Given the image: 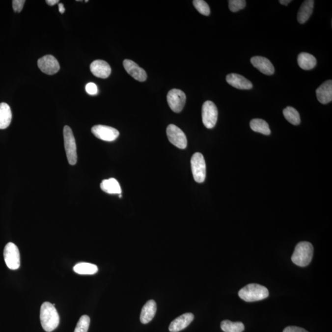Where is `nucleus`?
I'll return each mask as SVG.
<instances>
[{"mask_svg": "<svg viewBox=\"0 0 332 332\" xmlns=\"http://www.w3.org/2000/svg\"><path fill=\"white\" fill-rule=\"evenodd\" d=\"M41 326L46 332H51L59 324L60 317L55 305L50 302H45L40 309Z\"/></svg>", "mask_w": 332, "mask_h": 332, "instance_id": "obj_1", "label": "nucleus"}, {"mask_svg": "<svg viewBox=\"0 0 332 332\" xmlns=\"http://www.w3.org/2000/svg\"><path fill=\"white\" fill-rule=\"evenodd\" d=\"M314 248L309 242H300L295 247L292 261L294 264L299 267H304L311 262L313 257Z\"/></svg>", "mask_w": 332, "mask_h": 332, "instance_id": "obj_2", "label": "nucleus"}, {"mask_svg": "<svg viewBox=\"0 0 332 332\" xmlns=\"http://www.w3.org/2000/svg\"><path fill=\"white\" fill-rule=\"evenodd\" d=\"M238 294L244 301L253 302L267 299L269 296V292L267 288L262 285L250 284L239 290Z\"/></svg>", "mask_w": 332, "mask_h": 332, "instance_id": "obj_3", "label": "nucleus"}, {"mask_svg": "<svg viewBox=\"0 0 332 332\" xmlns=\"http://www.w3.org/2000/svg\"><path fill=\"white\" fill-rule=\"evenodd\" d=\"M63 138L66 155L70 165H75L77 163V145L72 129L65 126L63 128Z\"/></svg>", "mask_w": 332, "mask_h": 332, "instance_id": "obj_4", "label": "nucleus"}, {"mask_svg": "<svg viewBox=\"0 0 332 332\" xmlns=\"http://www.w3.org/2000/svg\"><path fill=\"white\" fill-rule=\"evenodd\" d=\"M193 175L195 181L204 182L206 177V165L203 155L200 153H194L191 160Z\"/></svg>", "mask_w": 332, "mask_h": 332, "instance_id": "obj_5", "label": "nucleus"}, {"mask_svg": "<svg viewBox=\"0 0 332 332\" xmlns=\"http://www.w3.org/2000/svg\"><path fill=\"white\" fill-rule=\"evenodd\" d=\"M3 255L4 262L9 269H19L21 265L20 252L15 244L13 243L7 244L4 249Z\"/></svg>", "mask_w": 332, "mask_h": 332, "instance_id": "obj_6", "label": "nucleus"}, {"mask_svg": "<svg viewBox=\"0 0 332 332\" xmlns=\"http://www.w3.org/2000/svg\"><path fill=\"white\" fill-rule=\"evenodd\" d=\"M202 123L207 129L213 128L218 119V110L212 101L205 102L202 107Z\"/></svg>", "mask_w": 332, "mask_h": 332, "instance_id": "obj_7", "label": "nucleus"}, {"mask_svg": "<svg viewBox=\"0 0 332 332\" xmlns=\"http://www.w3.org/2000/svg\"><path fill=\"white\" fill-rule=\"evenodd\" d=\"M166 133L170 143L176 147L184 150L187 146V138L184 132L174 124H170L166 129Z\"/></svg>", "mask_w": 332, "mask_h": 332, "instance_id": "obj_8", "label": "nucleus"}, {"mask_svg": "<svg viewBox=\"0 0 332 332\" xmlns=\"http://www.w3.org/2000/svg\"><path fill=\"white\" fill-rule=\"evenodd\" d=\"M186 95L181 90L174 89L168 92L167 103L170 109L175 113H180L186 103Z\"/></svg>", "mask_w": 332, "mask_h": 332, "instance_id": "obj_9", "label": "nucleus"}, {"mask_svg": "<svg viewBox=\"0 0 332 332\" xmlns=\"http://www.w3.org/2000/svg\"><path fill=\"white\" fill-rule=\"evenodd\" d=\"M92 133L97 138L107 141H113L118 138L119 133L117 129L108 126L96 125L91 129Z\"/></svg>", "mask_w": 332, "mask_h": 332, "instance_id": "obj_10", "label": "nucleus"}, {"mask_svg": "<svg viewBox=\"0 0 332 332\" xmlns=\"http://www.w3.org/2000/svg\"><path fill=\"white\" fill-rule=\"evenodd\" d=\"M38 66L41 72L49 75H55L60 70L57 60L51 55H46L39 58Z\"/></svg>", "mask_w": 332, "mask_h": 332, "instance_id": "obj_11", "label": "nucleus"}, {"mask_svg": "<svg viewBox=\"0 0 332 332\" xmlns=\"http://www.w3.org/2000/svg\"><path fill=\"white\" fill-rule=\"evenodd\" d=\"M123 66L127 72L138 82H143L147 78V74L142 68L139 67L134 61L126 59L123 61Z\"/></svg>", "mask_w": 332, "mask_h": 332, "instance_id": "obj_12", "label": "nucleus"}, {"mask_svg": "<svg viewBox=\"0 0 332 332\" xmlns=\"http://www.w3.org/2000/svg\"><path fill=\"white\" fill-rule=\"evenodd\" d=\"M226 80L229 84L236 89L241 90H249L252 88L253 85L250 81L246 79L243 76L231 73L226 76Z\"/></svg>", "mask_w": 332, "mask_h": 332, "instance_id": "obj_13", "label": "nucleus"}, {"mask_svg": "<svg viewBox=\"0 0 332 332\" xmlns=\"http://www.w3.org/2000/svg\"><path fill=\"white\" fill-rule=\"evenodd\" d=\"M253 67L266 75H272L275 73V67L269 59L261 56H255L250 59Z\"/></svg>", "mask_w": 332, "mask_h": 332, "instance_id": "obj_14", "label": "nucleus"}, {"mask_svg": "<svg viewBox=\"0 0 332 332\" xmlns=\"http://www.w3.org/2000/svg\"><path fill=\"white\" fill-rule=\"evenodd\" d=\"M90 70L96 77L103 79L108 78L111 72V66L106 61L102 60H96L92 62L90 65Z\"/></svg>", "mask_w": 332, "mask_h": 332, "instance_id": "obj_15", "label": "nucleus"}, {"mask_svg": "<svg viewBox=\"0 0 332 332\" xmlns=\"http://www.w3.org/2000/svg\"><path fill=\"white\" fill-rule=\"evenodd\" d=\"M317 98L320 103L329 104L332 100V82L327 80L316 90Z\"/></svg>", "mask_w": 332, "mask_h": 332, "instance_id": "obj_16", "label": "nucleus"}, {"mask_svg": "<svg viewBox=\"0 0 332 332\" xmlns=\"http://www.w3.org/2000/svg\"><path fill=\"white\" fill-rule=\"evenodd\" d=\"M194 315L192 313H185L178 317L170 323L169 331L170 332H179L189 326L194 321Z\"/></svg>", "mask_w": 332, "mask_h": 332, "instance_id": "obj_17", "label": "nucleus"}, {"mask_svg": "<svg viewBox=\"0 0 332 332\" xmlns=\"http://www.w3.org/2000/svg\"><path fill=\"white\" fill-rule=\"evenodd\" d=\"M156 309L157 307L154 300H150L146 302L141 311L140 321L141 323L146 324L152 321L155 316Z\"/></svg>", "mask_w": 332, "mask_h": 332, "instance_id": "obj_18", "label": "nucleus"}, {"mask_svg": "<svg viewBox=\"0 0 332 332\" xmlns=\"http://www.w3.org/2000/svg\"><path fill=\"white\" fill-rule=\"evenodd\" d=\"M314 5L313 0H306L303 3L297 16L298 21L300 24H304L308 20L313 11Z\"/></svg>", "mask_w": 332, "mask_h": 332, "instance_id": "obj_19", "label": "nucleus"}, {"mask_svg": "<svg viewBox=\"0 0 332 332\" xmlns=\"http://www.w3.org/2000/svg\"><path fill=\"white\" fill-rule=\"evenodd\" d=\"M298 63L302 69L310 70L316 67L317 60L311 54L302 53L298 56Z\"/></svg>", "mask_w": 332, "mask_h": 332, "instance_id": "obj_20", "label": "nucleus"}, {"mask_svg": "<svg viewBox=\"0 0 332 332\" xmlns=\"http://www.w3.org/2000/svg\"><path fill=\"white\" fill-rule=\"evenodd\" d=\"M12 120V112L10 107L6 103L0 104V129L8 128Z\"/></svg>", "mask_w": 332, "mask_h": 332, "instance_id": "obj_21", "label": "nucleus"}, {"mask_svg": "<svg viewBox=\"0 0 332 332\" xmlns=\"http://www.w3.org/2000/svg\"><path fill=\"white\" fill-rule=\"evenodd\" d=\"M101 188L102 191L108 194H121L122 190L120 185L114 178L104 180L101 183Z\"/></svg>", "mask_w": 332, "mask_h": 332, "instance_id": "obj_22", "label": "nucleus"}, {"mask_svg": "<svg viewBox=\"0 0 332 332\" xmlns=\"http://www.w3.org/2000/svg\"><path fill=\"white\" fill-rule=\"evenodd\" d=\"M73 270L77 274L92 275L98 272V267L96 265L89 263H80L73 267Z\"/></svg>", "mask_w": 332, "mask_h": 332, "instance_id": "obj_23", "label": "nucleus"}, {"mask_svg": "<svg viewBox=\"0 0 332 332\" xmlns=\"http://www.w3.org/2000/svg\"><path fill=\"white\" fill-rule=\"evenodd\" d=\"M250 128L254 132L269 136L271 130L268 124L262 119H253L250 123Z\"/></svg>", "mask_w": 332, "mask_h": 332, "instance_id": "obj_24", "label": "nucleus"}, {"mask_svg": "<svg viewBox=\"0 0 332 332\" xmlns=\"http://www.w3.org/2000/svg\"><path fill=\"white\" fill-rule=\"evenodd\" d=\"M285 118L293 125L297 126L301 122L299 112L294 107H287L283 111Z\"/></svg>", "mask_w": 332, "mask_h": 332, "instance_id": "obj_25", "label": "nucleus"}, {"mask_svg": "<svg viewBox=\"0 0 332 332\" xmlns=\"http://www.w3.org/2000/svg\"><path fill=\"white\" fill-rule=\"evenodd\" d=\"M221 329L224 332H243L244 326L241 322H233L225 320L221 322Z\"/></svg>", "mask_w": 332, "mask_h": 332, "instance_id": "obj_26", "label": "nucleus"}, {"mask_svg": "<svg viewBox=\"0 0 332 332\" xmlns=\"http://www.w3.org/2000/svg\"><path fill=\"white\" fill-rule=\"evenodd\" d=\"M193 3H194V5L197 11L202 15L207 16L211 13V9H210L209 4L203 0H194Z\"/></svg>", "mask_w": 332, "mask_h": 332, "instance_id": "obj_27", "label": "nucleus"}, {"mask_svg": "<svg viewBox=\"0 0 332 332\" xmlns=\"http://www.w3.org/2000/svg\"><path fill=\"white\" fill-rule=\"evenodd\" d=\"M90 317L83 315L78 321L74 332H87L90 325Z\"/></svg>", "mask_w": 332, "mask_h": 332, "instance_id": "obj_28", "label": "nucleus"}, {"mask_svg": "<svg viewBox=\"0 0 332 332\" xmlns=\"http://www.w3.org/2000/svg\"><path fill=\"white\" fill-rule=\"evenodd\" d=\"M228 2L229 10L233 13L243 9L246 6L245 0H229Z\"/></svg>", "mask_w": 332, "mask_h": 332, "instance_id": "obj_29", "label": "nucleus"}, {"mask_svg": "<svg viewBox=\"0 0 332 332\" xmlns=\"http://www.w3.org/2000/svg\"><path fill=\"white\" fill-rule=\"evenodd\" d=\"M13 8L14 11L16 13H20L23 10L24 4L26 3L25 0H13Z\"/></svg>", "mask_w": 332, "mask_h": 332, "instance_id": "obj_30", "label": "nucleus"}, {"mask_svg": "<svg viewBox=\"0 0 332 332\" xmlns=\"http://www.w3.org/2000/svg\"><path fill=\"white\" fill-rule=\"evenodd\" d=\"M86 91L87 94L92 95V96L98 93V89H97V85L94 84V83H89L88 84H86Z\"/></svg>", "mask_w": 332, "mask_h": 332, "instance_id": "obj_31", "label": "nucleus"}, {"mask_svg": "<svg viewBox=\"0 0 332 332\" xmlns=\"http://www.w3.org/2000/svg\"><path fill=\"white\" fill-rule=\"evenodd\" d=\"M283 332H308L306 330L295 326H289L286 327Z\"/></svg>", "mask_w": 332, "mask_h": 332, "instance_id": "obj_32", "label": "nucleus"}, {"mask_svg": "<svg viewBox=\"0 0 332 332\" xmlns=\"http://www.w3.org/2000/svg\"><path fill=\"white\" fill-rule=\"evenodd\" d=\"M46 3L49 4L50 6H54L55 5V4H57L59 2L58 0H47V1H46Z\"/></svg>", "mask_w": 332, "mask_h": 332, "instance_id": "obj_33", "label": "nucleus"}, {"mask_svg": "<svg viewBox=\"0 0 332 332\" xmlns=\"http://www.w3.org/2000/svg\"><path fill=\"white\" fill-rule=\"evenodd\" d=\"M58 9H59V12L61 14L64 13L65 9L64 8V6H63V4L62 3L58 4Z\"/></svg>", "mask_w": 332, "mask_h": 332, "instance_id": "obj_34", "label": "nucleus"}, {"mask_svg": "<svg viewBox=\"0 0 332 332\" xmlns=\"http://www.w3.org/2000/svg\"><path fill=\"white\" fill-rule=\"evenodd\" d=\"M291 0H280L279 3L283 5L287 6L288 4H289L291 2Z\"/></svg>", "mask_w": 332, "mask_h": 332, "instance_id": "obj_35", "label": "nucleus"}, {"mask_svg": "<svg viewBox=\"0 0 332 332\" xmlns=\"http://www.w3.org/2000/svg\"><path fill=\"white\" fill-rule=\"evenodd\" d=\"M119 197H121V194H119Z\"/></svg>", "mask_w": 332, "mask_h": 332, "instance_id": "obj_36", "label": "nucleus"}]
</instances>
